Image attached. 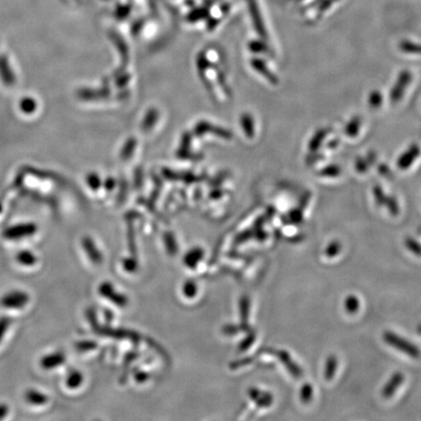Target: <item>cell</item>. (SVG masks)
<instances>
[{
  "label": "cell",
  "instance_id": "obj_13",
  "mask_svg": "<svg viewBox=\"0 0 421 421\" xmlns=\"http://www.w3.org/2000/svg\"><path fill=\"white\" fill-rule=\"evenodd\" d=\"M338 359L335 356L330 355L327 358L325 365L324 375L327 380H333L338 370Z\"/></svg>",
  "mask_w": 421,
  "mask_h": 421
},
{
  "label": "cell",
  "instance_id": "obj_1",
  "mask_svg": "<svg viewBox=\"0 0 421 421\" xmlns=\"http://www.w3.org/2000/svg\"><path fill=\"white\" fill-rule=\"evenodd\" d=\"M39 232V225L34 222H20V224L10 225L5 228L2 236L10 241L26 239L34 236Z\"/></svg>",
  "mask_w": 421,
  "mask_h": 421
},
{
  "label": "cell",
  "instance_id": "obj_16",
  "mask_svg": "<svg viewBox=\"0 0 421 421\" xmlns=\"http://www.w3.org/2000/svg\"><path fill=\"white\" fill-rule=\"evenodd\" d=\"M342 174V169L338 165H329L321 170L319 175L326 178H335Z\"/></svg>",
  "mask_w": 421,
  "mask_h": 421
},
{
  "label": "cell",
  "instance_id": "obj_24",
  "mask_svg": "<svg viewBox=\"0 0 421 421\" xmlns=\"http://www.w3.org/2000/svg\"><path fill=\"white\" fill-rule=\"evenodd\" d=\"M340 250H342V245H340V243L338 241H333L327 248H326L325 255H327L328 258H330V259H332V258L340 254Z\"/></svg>",
  "mask_w": 421,
  "mask_h": 421
},
{
  "label": "cell",
  "instance_id": "obj_27",
  "mask_svg": "<svg viewBox=\"0 0 421 421\" xmlns=\"http://www.w3.org/2000/svg\"><path fill=\"white\" fill-rule=\"evenodd\" d=\"M302 214L298 210H292L289 214V222H294V224H298L302 222Z\"/></svg>",
  "mask_w": 421,
  "mask_h": 421
},
{
  "label": "cell",
  "instance_id": "obj_19",
  "mask_svg": "<svg viewBox=\"0 0 421 421\" xmlns=\"http://www.w3.org/2000/svg\"><path fill=\"white\" fill-rule=\"evenodd\" d=\"M373 197H375V204H377L378 207L385 206L386 198H387V196H386V194L385 192H383L382 187H380V185H375V187H373Z\"/></svg>",
  "mask_w": 421,
  "mask_h": 421
},
{
  "label": "cell",
  "instance_id": "obj_28",
  "mask_svg": "<svg viewBox=\"0 0 421 421\" xmlns=\"http://www.w3.org/2000/svg\"><path fill=\"white\" fill-rule=\"evenodd\" d=\"M9 413L8 405L4 403H0V420H4L6 417Z\"/></svg>",
  "mask_w": 421,
  "mask_h": 421
},
{
  "label": "cell",
  "instance_id": "obj_2",
  "mask_svg": "<svg viewBox=\"0 0 421 421\" xmlns=\"http://www.w3.org/2000/svg\"><path fill=\"white\" fill-rule=\"evenodd\" d=\"M31 302V295L26 290H12L0 300L2 307L7 309H22Z\"/></svg>",
  "mask_w": 421,
  "mask_h": 421
},
{
  "label": "cell",
  "instance_id": "obj_17",
  "mask_svg": "<svg viewBox=\"0 0 421 421\" xmlns=\"http://www.w3.org/2000/svg\"><path fill=\"white\" fill-rule=\"evenodd\" d=\"M82 382V375L81 373L79 372H72L69 373L67 377V387L76 388L79 387Z\"/></svg>",
  "mask_w": 421,
  "mask_h": 421
},
{
  "label": "cell",
  "instance_id": "obj_18",
  "mask_svg": "<svg viewBox=\"0 0 421 421\" xmlns=\"http://www.w3.org/2000/svg\"><path fill=\"white\" fill-rule=\"evenodd\" d=\"M11 323V318L8 317V316H1L0 317V345L4 342L5 335L8 332Z\"/></svg>",
  "mask_w": 421,
  "mask_h": 421
},
{
  "label": "cell",
  "instance_id": "obj_26",
  "mask_svg": "<svg viewBox=\"0 0 421 421\" xmlns=\"http://www.w3.org/2000/svg\"><path fill=\"white\" fill-rule=\"evenodd\" d=\"M368 166H370V163L368 162L367 159H364V158H357L355 163L356 170H357L358 173H366L368 170Z\"/></svg>",
  "mask_w": 421,
  "mask_h": 421
},
{
  "label": "cell",
  "instance_id": "obj_20",
  "mask_svg": "<svg viewBox=\"0 0 421 421\" xmlns=\"http://www.w3.org/2000/svg\"><path fill=\"white\" fill-rule=\"evenodd\" d=\"M382 101L383 97L382 93L377 91V90H375V91L370 93V97H368V104H370L373 109H378L382 105Z\"/></svg>",
  "mask_w": 421,
  "mask_h": 421
},
{
  "label": "cell",
  "instance_id": "obj_21",
  "mask_svg": "<svg viewBox=\"0 0 421 421\" xmlns=\"http://www.w3.org/2000/svg\"><path fill=\"white\" fill-rule=\"evenodd\" d=\"M400 48L403 52L408 53V54H421V45L412 44V42H402Z\"/></svg>",
  "mask_w": 421,
  "mask_h": 421
},
{
  "label": "cell",
  "instance_id": "obj_10",
  "mask_svg": "<svg viewBox=\"0 0 421 421\" xmlns=\"http://www.w3.org/2000/svg\"><path fill=\"white\" fill-rule=\"evenodd\" d=\"M280 360L282 361L283 364L289 370L290 375L295 378H300L302 375V368L298 367L297 364L293 361L292 357L290 354H288L286 351H280L279 352Z\"/></svg>",
  "mask_w": 421,
  "mask_h": 421
},
{
  "label": "cell",
  "instance_id": "obj_7",
  "mask_svg": "<svg viewBox=\"0 0 421 421\" xmlns=\"http://www.w3.org/2000/svg\"><path fill=\"white\" fill-rule=\"evenodd\" d=\"M66 362V357L61 352H53L44 355L40 359V367L44 370H50L56 368Z\"/></svg>",
  "mask_w": 421,
  "mask_h": 421
},
{
  "label": "cell",
  "instance_id": "obj_29",
  "mask_svg": "<svg viewBox=\"0 0 421 421\" xmlns=\"http://www.w3.org/2000/svg\"><path fill=\"white\" fill-rule=\"evenodd\" d=\"M380 174L387 177V174H390L389 169L386 166L380 167Z\"/></svg>",
  "mask_w": 421,
  "mask_h": 421
},
{
  "label": "cell",
  "instance_id": "obj_4",
  "mask_svg": "<svg viewBox=\"0 0 421 421\" xmlns=\"http://www.w3.org/2000/svg\"><path fill=\"white\" fill-rule=\"evenodd\" d=\"M412 79L413 75L410 70L403 69L400 72L399 76L396 80L394 86H393L390 93V100L392 104H397L402 100L406 90L412 82Z\"/></svg>",
  "mask_w": 421,
  "mask_h": 421
},
{
  "label": "cell",
  "instance_id": "obj_25",
  "mask_svg": "<svg viewBox=\"0 0 421 421\" xmlns=\"http://www.w3.org/2000/svg\"><path fill=\"white\" fill-rule=\"evenodd\" d=\"M405 245L407 246L408 249L413 253V254L421 255V245L417 240L413 239V238L408 237L407 239H406Z\"/></svg>",
  "mask_w": 421,
  "mask_h": 421
},
{
  "label": "cell",
  "instance_id": "obj_15",
  "mask_svg": "<svg viewBox=\"0 0 421 421\" xmlns=\"http://www.w3.org/2000/svg\"><path fill=\"white\" fill-rule=\"evenodd\" d=\"M360 302L355 295H348L345 300V309L349 314H355L359 310Z\"/></svg>",
  "mask_w": 421,
  "mask_h": 421
},
{
  "label": "cell",
  "instance_id": "obj_12",
  "mask_svg": "<svg viewBox=\"0 0 421 421\" xmlns=\"http://www.w3.org/2000/svg\"><path fill=\"white\" fill-rule=\"evenodd\" d=\"M328 134H329V133H328L327 129L318 130V131L313 135L309 144H308L309 152H312V154L317 152V150L320 149L321 145H323V142H324V140L326 139V137L328 136Z\"/></svg>",
  "mask_w": 421,
  "mask_h": 421
},
{
  "label": "cell",
  "instance_id": "obj_23",
  "mask_svg": "<svg viewBox=\"0 0 421 421\" xmlns=\"http://www.w3.org/2000/svg\"><path fill=\"white\" fill-rule=\"evenodd\" d=\"M313 396V388L312 386L309 385V383H307L302 387V390H300V400H302V403H309L312 399Z\"/></svg>",
  "mask_w": 421,
  "mask_h": 421
},
{
  "label": "cell",
  "instance_id": "obj_14",
  "mask_svg": "<svg viewBox=\"0 0 421 421\" xmlns=\"http://www.w3.org/2000/svg\"><path fill=\"white\" fill-rule=\"evenodd\" d=\"M361 125H362V119H361V117H353V119L347 123V127H345V134L350 138L357 137L360 132Z\"/></svg>",
  "mask_w": 421,
  "mask_h": 421
},
{
  "label": "cell",
  "instance_id": "obj_11",
  "mask_svg": "<svg viewBox=\"0 0 421 421\" xmlns=\"http://www.w3.org/2000/svg\"><path fill=\"white\" fill-rule=\"evenodd\" d=\"M16 260L22 267H32L39 262V258L29 250H22L18 252Z\"/></svg>",
  "mask_w": 421,
  "mask_h": 421
},
{
  "label": "cell",
  "instance_id": "obj_3",
  "mask_svg": "<svg viewBox=\"0 0 421 421\" xmlns=\"http://www.w3.org/2000/svg\"><path fill=\"white\" fill-rule=\"evenodd\" d=\"M383 338L388 345L396 348V349L400 350L401 352L405 353V354L413 358L420 357V349L415 345L400 338L399 335H395L394 333L385 332Z\"/></svg>",
  "mask_w": 421,
  "mask_h": 421
},
{
  "label": "cell",
  "instance_id": "obj_8",
  "mask_svg": "<svg viewBox=\"0 0 421 421\" xmlns=\"http://www.w3.org/2000/svg\"><path fill=\"white\" fill-rule=\"evenodd\" d=\"M25 400L29 405L32 406H44L48 403L49 397L41 391L35 389V388H29L25 392Z\"/></svg>",
  "mask_w": 421,
  "mask_h": 421
},
{
  "label": "cell",
  "instance_id": "obj_5",
  "mask_svg": "<svg viewBox=\"0 0 421 421\" xmlns=\"http://www.w3.org/2000/svg\"><path fill=\"white\" fill-rule=\"evenodd\" d=\"M420 154V145L413 144L408 147V149L403 152L399 159L397 160V166L401 170L408 169L412 166L413 163L417 159Z\"/></svg>",
  "mask_w": 421,
  "mask_h": 421
},
{
  "label": "cell",
  "instance_id": "obj_6",
  "mask_svg": "<svg viewBox=\"0 0 421 421\" xmlns=\"http://www.w3.org/2000/svg\"><path fill=\"white\" fill-rule=\"evenodd\" d=\"M18 109L25 116L31 117L36 114L39 109V102L34 96H22L19 100Z\"/></svg>",
  "mask_w": 421,
  "mask_h": 421
},
{
  "label": "cell",
  "instance_id": "obj_22",
  "mask_svg": "<svg viewBox=\"0 0 421 421\" xmlns=\"http://www.w3.org/2000/svg\"><path fill=\"white\" fill-rule=\"evenodd\" d=\"M385 206L387 207V209L389 210L391 215H397L399 214V204H398L397 200H396L395 197L387 196V198H386Z\"/></svg>",
  "mask_w": 421,
  "mask_h": 421
},
{
  "label": "cell",
  "instance_id": "obj_9",
  "mask_svg": "<svg viewBox=\"0 0 421 421\" xmlns=\"http://www.w3.org/2000/svg\"><path fill=\"white\" fill-rule=\"evenodd\" d=\"M403 382V375L402 373H395L392 377L386 383L382 390V395L385 398H390L394 395L396 390L402 385Z\"/></svg>",
  "mask_w": 421,
  "mask_h": 421
}]
</instances>
